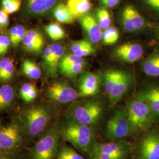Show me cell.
<instances>
[{"label":"cell","mask_w":159,"mask_h":159,"mask_svg":"<svg viewBox=\"0 0 159 159\" xmlns=\"http://www.w3.org/2000/svg\"><path fill=\"white\" fill-rule=\"evenodd\" d=\"M58 128L63 140L81 153L88 154L97 143L94 127L81 125L65 118L58 123Z\"/></svg>","instance_id":"6da1fadb"},{"label":"cell","mask_w":159,"mask_h":159,"mask_svg":"<svg viewBox=\"0 0 159 159\" xmlns=\"http://www.w3.org/2000/svg\"><path fill=\"white\" fill-rule=\"evenodd\" d=\"M25 138L32 140L50 126L51 114L43 105L35 104L26 108L17 117Z\"/></svg>","instance_id":"7a4b0ae2"},{"label":"cell","mask_w":159,"mask_h":159,"mask_svg":"<svg viewBox=\"0 0 159 159\" xmlns=\"http://www.w3.org/2000/svg\"><path fill=\"white\" fill-rule=\"evenodd\" d=\"M101 80L110 103L114 106L128 93L134 83V77L130 71L110 68L102 73Z\"/></svg>","instance_id":"3957f363"},{"label":"cell","mask_w":159,"mask_h":159,"mask_svg":"<svg viewBox=\"0 0 159 159\" xmlns=\"http://www.w3.org/2000/svg\"><path fill=\"white\" fill-rule=\"evenodd\" d=\"M72 102L66 116L67 119L95 127L102 119L103 108L98 101L90 99Z\"/></svg>","instance_id":"277c9868"},{"label":"cell","mask_w":159,"mask_h":159,"mask_svg":"<svg viewBox=\"0 0 159 159\" xmlns=\"http://www.w3.org/2000/svg\"><path fill=\"white\" fill-rule=\"evenodd\" d=\"M61 136L58 123L51 125L43 132L30 149L29 159H56L60 148Z\"/></svg>","instance_id":"5b68a950"},{"label":"cell","mask_w":159,"mask_h":159,"mask_svg":"<svg viewBox=\"0 0 159 159\" xmlns=\"http://www.w3.org/2000/svg\"><path fill=\"white\" fill-rule=\"evenodd\" d=\"M133 134L150 129L156 120L148 104L134 98L128 102L125 108Z\"/></svg>","instance_id":"8992f818"},{"label":"cell","mask_w":159,"mask_h":159,"mask_svg":"<svg viewBox=\"0 0 159 159\" xmlns=\"http://www.w3.org/2000/svg\"><path fill=\"white\" fill-rule=\"evenodd\" d=\"M24 139L19 120L15 117L0 133V155L19 153Z\"/></svg>","instance_id":"52a82bcc"},{"label":"cell","mask_w":159,"mask_h":159,"mask_svg":"<svg viewBox=\"0 0 159 159\" xmlns=\"http://www.w3.org/2000/svg\"><path fill=\"white\" fill-rule=\"evenodd\" d=\"M104 131L106 137L112 140H121L133 134L125 109H117L114 112L108 120Z\"/></svg>","instance_id":"ba28073f"},{"label":"cell","mask_w":159,"mask_h":159,"mask_svg":"<svg viewBox=\"0 0 159 159\" xmlns=\"http://www.w3.org/2000/svg\"><path fill=\"white\" fill-rule=\"evenodd\" d=\"M139 159H159V128L146 131L138 146Z\"/></svg>","instance_id":"9c48e42d"},{"label":"cell","mask_w":159,"mask_h":159,"mask_svg":"<svg viewBox=\"0 0 159 159\" xmlns=\"http://www.w3.org/2000/svg\"><path fill=\"white\" fill-rule=\"evenodd\" d=\"M47 96L51 102L57 104L73 102L79 98L78 91L63 81H56L49 85Z\"/></svg>","instance_id":"30bf717a"},{"label":"cell","mask_w":159,"mask_h":159,"mask_svg":"<svg viewBox=\"0 0 159 159\" xmlns=\"http://www.w3.org/2000/svg\"><path fill=\"white\" fill-rule=\"evenodd\" d=\"M120 23L124 31L128 33L139 32L146 27L144 18L133 4H127L123 9Z\"/></svg>","instance_id":"8fae6325"},{"label":"cell","mask_w":159,"mask_h":159,"mask_svg":"<svg viewBox=\"0 0 159 159\" xmlns=\"http://www.w3.org/2000/svg\"><path fill=\"white\" fill-rule=\"evenodd\" d=\"M62 0H24L23 12L27 17L43 16L53 11Z\"/></svg>","instance_id":"7c38bea8"},{"label":"cell","mask_w":159,"mask_h":159,"mask_svg":"<svg viewBox=\"0 0 159 159\" xmlns=\"http://www.w3.org/2000/svg\"><path fill=\"white\" fill-rule=\"evenodd\" d=\"M144 54V49L140 44L127 42L117 47L113 52L117 60L127 63H133L140 60Z\"/></svg>","instance_id":"4fadbf2b"},{"label":"cell","mask_w":159,"mask_h":159,"mask_svg":"<svg viewBox=\"0 0 159 159\" xmlns=\"http://www.w3.org/2000/svg\"><path fill=\"white\" fill-rule=\"evenodd\" d=\"M101 84V78L98 75L89 71L82 72L78 83L79 98L96 96L100 91Z\"/></svg>","instance_id":"5bb4252c"},{"label":"cell","mask_w":159,"mask_h":159,"mask_svg":"<svg viewBox=\"0 0 159 159\" xmlns=\"http://www.w3.org/2000/svg\"><path fill=\"white\" fill-rule=\"evenodd\" d=\"M132 148L130 143L125 140H118L107 143L97 142L90 152H102L112 155L121 156L127 158Z\"/></svg>","instance_id":"9a60e30c"},{"label":"cell","mask_w":159,"mask_h":159,"mask_svg":"<svg viewBox=\"0 0 159 159\" xmlns=\"http://www.w3.org/2000/svg\"><path fill=\"white\" fill-rule=\"evenodd\" d=\"M148 104L156 122L159 121V85H152L137 92L135 97Z\"/></svg>","instance_id":"2e32d148"},{"label":"cell","mask_w":159,"mask_h":159,"mask_svg":"<svg viewBox=\"0 0 159 159\" xmlns=\"http://www.w3.org/2000/svg\"><path fill=\"white\" fill-rule=\"evenodd\" d=\"M80 23L88 40L95 44L102 41V29L97 21L96 18L90 14H86L79 18Z\"/></svg>","instance_id":"e0dca14e"},{"label":"cell","mask_w":159,"mask_h":159,"mask_svg":"<svg viewBox=\"0 0 159 159\" xmlns=\"http://www.w3.org/2000/svg\"><path fill=\"white\" fill-rule=\"evenodd\" d=\"M22 43L24 50L31 53L39 54L43 48L44 39L39 30L31 29L26 31Z\"/></svg>","instance_id":"ac0fdd59"},{"label":"cell","mask_w":159,"mask_h":159,"mask_svg":"<svg viewBox=\"0 0 159 159\" xmlns=\"http://www.w3.org/2000/svg\"><path fill=\"white\" fill-rule=\"evenodd\" d=\"M15 89L9 84L0 85V112L11 108L16 102Z\"/></svg>","instance_id":"d6986e66"},{"label":"cell","mask_w":159,"mask_h":159,"mask_svg":"<svg viewBox=\"0 0 159 159\" xmlns=\"http://www.w3.org/2000/svg\"><path fill=\"white\" fill-rule=\"evenodd\" d=\"M49 47L51 51V64L47 73L48 76L54 77L57 75L58 64L64 55V48L59 43H52L50 44Z\"/></svg>","instance_id":"ffe728a7"},{"label":"cell","mask_w":159,"mask_h":159,"mask_svg":"<svg viewBox=\"0 0 159 159\" xmlns=\"http://www.w3.org/2000/svg\"><path fill=\"white\" fill-rule=\"evenodd\" d=\"M143 71L149 77H159V51H154L141 64Z\"/></svg>","instance_id":"44dd1931"},{"label":"cell","mask_w":159,"mask_h":159,"mask_svg":"<svg viewBox=\"0 0 159 159\" xmlns=\"http://www.w3.org/2000/svg\"><path fill=\"white\" fill-rule=\"evenodd\" d=\"M70 50L72 53L81 57L93 55L96 51L93 44L87 40H79L73 42L70 45Z\"/></svg>","instance_id":"7402d4cb"},{"label":"cell","mask_w":159,"mask_h":159,"mask_svg":"<svg viewBox=\"0 0 159 159\" xmlns=\"http://www.w3.org/2000/svg\"><path fill=\"white\" fill-rule=\"evenodd\" d=\"M67 6L75 18H80L88 14L92 5L90 0H68Z\"/></svg>","instance_id":"603a6c76"},{"label":"cell","mask_w":159,"mask_h":159,"mask_svg":"<svg viewBox=\"0 0 159 159\" xmlns=\"http://www.w3.org/2000/svg\"><path fill=\"white\" fill-rule=\"evenodd\" d=\"M52 12L54 17L59 23L68 24L74 23L75 17L67 5L60 3L55 7Z\"/></svg>","instance_id":"cb8c5ba5"},{"label":"cell","mask_w":159,"mask_h":159,"mask_svg":"<svg viewBox=\"0 0 159 159\" xmlns=\"http://www.w3.org/2000/svg\"><path fill=\"white\" fill-rule=\"evenodd\" d=\"M15 72V66L10 58L4 57L0 60V81L7 82L11 79Z\"/></svg>","instance_id":"d4e9b609"},{"label":"cell","mask_w":159,"mask_h":159,"mask_svg":"<svg viewBox=\"0 0 159 159\" xmlns=\"http://www.w3.org/2000/svg\"><path fill=\"white\" fill-rule=\"evenodd\" d=\"M19 94L20 98L27 104L33 102L37 98L39 90L35 84L31 83H26L21 85Z\"/></svg>","instance_id":"484cf974"},{"label":"cell","mask_w":159,"mask_h":159,"mask_svg":"<svg viewBox=\"0 0 159 159\" xmlns=\"http://www.w3.org/2000/svg\"><path fill=\"white\" fill-rule=\"evenodd\" d=\"M21 73L30 79H39L41 76V71L39 66L30 60H25L23 61Z\"/></svg>","instance_id":"4316f807"},{"label":"cell","mask_w":159,"mask_h":159,"mask_svg":"<svg viewBox=\"0 0 159 159\" xmlns=\"http://www.w3.org/2000/svg\"><path fill=\"white\" fill-rule=\"evenodd\" d=\"M26 30L22 25H17L12 27L8 31V37L11 44L14 47H17L22 42Z\"/></svg>","instance_id":"83f0119b"},{"label":"cell","mask_w":159,"mask_h":159,"mask_svg":"<svg viewBox=\"0 0 159 159\" xmlns=\"http://www.w3.org/2000/svg\"><path fill=\"white\" fill-rule=\"evenodd\" d=\"M119 31L114 26H110L108 29L102 31V43L106 46H111L116 44L119 39Z\"/></svg>","instance_id":"f1b7e54d"},{"label":"cell","mask_w":159,"mask_h":159,"mask_svg":"<svg viewBox=\"0 0 159 159\" xmlns=\"http://www.w3.org/2000/svg\"><path fill=\"white\" fill-rule=\"evenodd\" d=\"M47 34L51 40L58 41L63 39L65 37V31L63 27L58 23H50L44 27Z\"/></svg>","instance_id":"f546056e"},{"label":"cell","mask_w":159,"mask_h":159,"mask_svg":"<svg viewBox=\"0 0 159 159\" xmlns=\"http://www.w3.org/2000/svg\"><path fill=\"white\" fill-rule=\"evenodd\" d=\"M56 159H85L78 153L74 148L63 144L60 146Z\"/></svg>","instance_id":"4dcf8cb0"},{"label":"cell","mask_w":159,"mask_h":159,"mask_svg":"<svg viewBox=\"0 0 159 159\" xmlns=\"http://www.w3.org/2000/svg\"><path fill=\"white\" fill-rule=\"evenodd\" d=\"M85 64L84 57H79L73 53L64 54L58 64V70L66 68L76 64Z\"/></svg>","instance_id":"1f68e13d"},{"label":"cell","mask_w":159,"mask_h":159,"mask_svg":"<svg viewBox=\"0 0 159 159\" xmlns=\"http://www.w3.org/2000/svg\"><path fill=\"white\" fill-rule=\"evenodd\" d=\"M96 20L102 30L108 29L111 26V16L109 12L105 8H98L97 10Z\"/></svg>","instance_id":"d6a6232c"},{"label":"cell","mask_w":159,"mask_h":159,"mask_svg":"<svg viewBox=\"0 0 159 159\" xmlns=\"http://www.w3.org/2000/svg\"><path fill=\"white\" fill-rule=\"evenodd\" d=\"M21 0H1V7L8 14L18 11L21 6Z\"/></svg>","instance_id":"836d02e7"},{"label":"cell","mask_w":159,"mask_h":159,"mask_svg":"<svg viewBox=\"0 0 159 159\" xmlns=\"http://www.w3.org/2000/svg\"><path fill=\"white\" fill-rule=\"evenodd\" d=\"M84 64H85L81 63L76 64L67 67L66 68L59 70V71L60 73L70 78H73L77 76L83 72V70L84 67Z\"/></svg>","instance_id":"e575fe53"},{"label":"cell","mask_w":159,"mask_h":159,"mask_svg":"<svg viewBox=\"0 0 159 159\" xmlns=\"http://www.w3.org/2000/svg\"><path fill=\"white\" fill-rule=\"evenodd\" d=\"M88 154L89 156V159H127L126 157L121 156L112 155L102 152H91Z\"/></svg>","instance_id":"d590c367"},{"label":"cell","mask_w":159,"mask_h":159,"mask_svg":"<svg viewBox=\"0 0 159 159\" xmlns=\"http://www.w3.org/2000/svg\"><path fill=\"white\" fill-rule=\"evenodd\" d=\"M11 44V41L8 36L6 35H0V57L6 54Z\"/></svg>","instance_id":"8d00e7d4"},{"label":"cell","mask_w":159,"mask_h":159,"mask_svg":"<svg viewBox=\"0 0 159 159\" xmlns=\"http://www.w3.org/2000/svg\"><path fill=\"white\" fill-rule=\"evenodd\" d=\"M43 63L46 73H47L51 64V51L49 45L46 47L43 52Z\"/></svg>","instance_id":"74e56055"},{"label":"cell","mask_w":159,"mask_h":159,"mask_svg":"<svg viewBox=\"0 0 159 159\" xmlns=\"http://www.w3.org/2000/svg\"><path fill=\"white\" fill-rule=\"evenodd\" d=\"M10 23L8 14L0 9V31H3L7 29Z\"/></svg>","instance_id":"f35d334b"},{"label":"cell","mask_w":159,"mask_h":159,"mask_svg":"<svg viewBox=\"0 0 159 159\" xmlns=\"http://www.w3.org/2000/svg\"><path fill=\"white\" fill-rule=\"evenodd\" d=\"M143 4L150 10L159 14V0H142Z\"/></svg>","instance_id":"ab89813d"},{"label":"cell","mask_w":159,"mask_h":159,"mask_svg":"<svg viewBox=\"0 0 159 159\" xmlns=\"http://www.w3.org/2000/svg\"><path fill=\"white\" fill-rule=\"evenodd\" d=\"M103 6L108 8H114L117 6L120 0H100Z\"/></svg>","instance_id":"60d3db41"},{"label":"cell","mask_w":159,"mask_h":159,"mask_svg":"<svg viewBox=\"0 0 159 159\" xmlns=\"http://www.w3.org/2000/svg\"><path fill=\"white\" fill-rule=\"evenodd\" d=\"M0 159H23V157L18 153L0 155Z\"/></svg>","instance_id":"b9f144b4"},{"label":"cell","mask_w":159,"mask_h":159,"mask_svg":"<svg viewBox=\"0 0 159 159\" xmlns=\"http://www.w3.org/2000/svg\"><path fill=\"white\" fill-rule=\"evenodd\" d=\"M3 127H4V125H2V123L1 120L0 119V133H1V131L2 130Z\"/></svg>","instance_id":"7bdbcfd3"},{"label":"cell","mask_w":159,"mask_h":159,"mask_svg":"<svg viewBox=\"0 0 159 159\" xmlns=\"http://www.w3.org/2000/svg\"><path fill=\"white\" fill-rule=\"evenodd\" d=\"M157 38H158L159 40V27L157 30Z\"/></svg>","instance_id":"ee69618b"}]
</instances>
